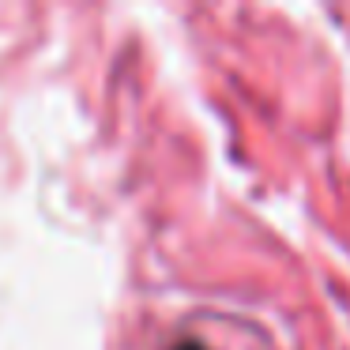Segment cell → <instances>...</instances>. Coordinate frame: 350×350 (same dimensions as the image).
Segmentation results:
<instances>
[{
  "instance_id": "cell-1",
  "label": "cell",
  "mask_w": 350,
  "mask_h": 350,
  "mask_svg": "<svg viewBox=\"0 0 350 350\" xmlns=\"http://www.w3.org/2000/svg\"><path fill=\"white\" fill-rule=\"evenodd\" d=\"M113 350H282L279 339L260 320L222 305L170 301L139 309Z\"/></svg>"
}]
</instances>
